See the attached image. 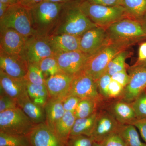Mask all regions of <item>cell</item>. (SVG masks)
I'll return each instance as SVG.
<instances>
[{"instance_id":"6da1fadb","label":"cell","mask_w":146,"mask_h":146,"mask_svg":"<svg viewBox=\"0 0 146 146\" xmlns=\"http://www.w3.org/2000/svg\"><path fill=\"white\" fill-rule=\"evenodd\" d=\"M97 27L82 12L75 1L64 4L58 23L52 35L68 34L81 36L87 31Z\"/></svg>"},{"instance_id":"7a4b0ae2","label":"cell","mask_w":146,"mask_h":146,"mask_svg":"<svg viewBox=\"0 0 146 146\" xmlns=\"http://www.w3.org/2000/svg\"><path fill=\"white\" fill-rule=\"evenodd\" d=\"M138 42L136 40L110 41L87 60L83 72L97 81L106 72L110 62L120 52Z\"/></svg>"},{"instance_id":"3957f363","label":"cell","mask_w":146,"mask_h":146,"mask_svg":"<svg viewBox=\"0 0 146 146\" xmlns=\"http://www.w3.org/2000/svg\"><path fill=\"white\" fill-rule=\"evenodd\" d=\"M64 4L43 1L30 9L33 27L36 35L43 36L52 35Z\"/></svg>"},{"instance_id":"277c9868","label":"cell","mask_w":146,"mask_h":146,"mask_svg":"<svg viewBox=\"0 0 146 146\" xmlns=\"http://www.w3.org/2000/svg\"><path fill=\"white\" fill-rule=\"evenodd\" d=\"M80 8L98 26L106 28L117 21L129 18L123 6H108L78 1Z\"/></svg>"},{"instance_id":"5b68a950","label":"cell","mask_w":146,"mask_h":146,"mask_svg":"<svg viewBox=\"0 0 146 146\" xmlns=\"http://www.w3.org/2000/svg\"><path fill=\"white\" fill-rule=\"evenodd\" d=\"M15 30L26 38L36 35L29 9L18 3L9 5L0 19V29Z\"/></svg>"},{"instance_id":"8992f818","label":"cell","mask_w":146,"mask_h":146,"mask_svg":"<svg viewBox=\"0 0 146 146\" xmlns=\"http://www.w3.org/2000/svg\"><path fill=\"white\" fill-rule=\"evenodd\" d=\"M35 125L21 108L0 112V131L28 136Z\"/></svg>"},{"instance_id":"52a82bcc","label":"cell","mask_w":146,"mask_h":146,"mask_svg":"<svg viewBox=\"0 0 146 146\" xmlns=\"http://www.w3.org/2000/svg\"><path fill=\"white\" fill-rule=\"evenodd\" d=\"M106 29L110 41L136 40L146 38V33L140 21L125 18L115 22Z\"/></svg>"},{"instance_id":"ba28073f","label":"cell","mask_w":146,"mask_h":146,"mask_svg":"<svg viewBox=\"0 0 146 146\" xmlns=\"http://www.w3.org/2000/svg\"><path fill=\"white\" fill-rule=\"evenodd\" d=\"M55 54L50 43L49 36L33 35L27 38L21 56L28 64H38L47 57Z\"/></svg>"},{"instance_id":"9c48e42d","label":"cell","mask_w":146,"mask_h":146,"mask_svg":"<svg viewBox=\"0 0 146 146\" xmlns=\"http://www.w3.org/2000/svg\"><path fill=\"white\" fill-rule=\"evenodd\" d=\"M69 95L76 96L81 99H91L101 102L103 98L99 93L97 82L83 71L74 76Z\"/></svg>"},{"instance_id":"30bf717a","label":"cell","mask_w":146,"mask_h":146,"mask_svg":"<svg viewBox=\"0 0 146 146\" xmlns=\"http://www.w3.org/2000/svg\"><path fill=\"white\" fill-rule=\"evenodd\" d=\"M91 56L78 50L58 54L55 56L63 72L74 76L83 71Z\"/></svg>"},{"instance_id":"8fae6325","label":"cell","mask_w":146,"mask_h":146,"mask_svg":"<svg viewBox=\"0 0 146 146\" xmlns=\"http://www.w3.org/2000/svg\"><path fill=\"white\" fill-rule=\"evenodd\" d=\"M110 41L104 28L96 27L87 31L82 35L80 45V50L92 55Z\"/></svg>"},{"instance_id":"7c38bea8","label":"cell","mask_w":146,"mask_h":146,"mask_svg":"<svg viewBox=\"0 0 146 146\" xmlns=\"http://www.w3.org/2000/svg\"><path fill=\"white\" fill-rule=\"evenodd\" d=\"M129 72L130 80L125 87L120 98V100L131 103L146 89V68L130 67Z\"/></svg>"},{"instance_id":"4fadbf2b","label":"cell","mask_w":146,"mask_h":146,"mask_svg":"<svg viewBox=\"0 0 146 146\" xmlns=\"http://www.w3.org/2000/svg\"><path fill=\"white\" fill-rule=\"evenodd\" d=\"M29 64L20 55L10 54L0 50V70L8 75L18 79L25 78Z\"/></svg>"},{"instance_id":"5bb4252c","label":"cell","mask_w":146,"mask_h":146,"mask_svg":"<svg viewBox=\"0 0 146 146\" xmlns=\"http://www.w3.org/2000/svg\"><path fill=\"white\" fill-rule=\"evenodd\" d=\"M121 125L110 112H98L91 137L94 141L100 143L108 136L118 132Z\"/></svg>"},{"instance_id":"9a60e30c","label":"cell","mask_w":146,"mask_h":146,"mask_svg":"<svg viewBox=\"0 0 146 146\" xmlns=\"http://www.w3.org/2000/svg\"><path fill=\"white\" fill-rule=\"evenodd\" d=\"M27 82V80L25 78H14L0 70L1 91L15 100L18 103L29 97Z\"/></svg>"},{"instance_id":"2e32d148","label":"cell","mask_w":146,"mask_h":146,"mask_svg":"<svg viewBox=\"0 0 146 146\" xmlns=\"http://www.w3.org/2000/svg\"><path fill=\"white\" fill-rule=\"evenodd\" d=\"M28 137L31 146H66L46 123L35 125Z\"/></svg>"},{"instance_id":"e0dca14e","label":"cell","mask_w":146,"mask_h":146,"mask_svg":"<svg viewBox=\"0 0 146 146\" xmlns=\"http://www.w3.org/2000/svg\"><path fill=\"white\" fill-rule=\"evenodd\" d=\"M0 50L10 54L21 55L27 38L12 29H0Z\"/></svg>"},{"instance_id":"ac0fdd59","label":"cell","mask_w":146,"mask_h":146,"mask_svg":"<svg viewBox=\"0 0 146 146\" xmlns=\"http://www.w3.org/2000/svg\"><path fill=\"white\" fill-rule=\"evenodd\" d=\"M74 76L62 72L46 80L49 98L63 100L68 95Z\"/></svg>"},{"instance_id":"d6986e66","label":"cell","mask_w":146,"mask_h":146,"mask_svg":"<svg viewBox=\"0 0 146 146\" xmlns=\"http://www.w3.org/2000/svg\"><path fill=\"white\" fill-rule=\"evenodd\" d=\"M81 36L61 34L49 36L50 44L55 55L63 53L80 50Z\"/></svg>"},{"instance_id":"ffe728a7","label":"cell","mask_w":146,"mask_h":146,"mask_svg":"<svg viewBox=\"0 0 146 146\" xmlns=\"http://www.w3.org/2000/svg\"><path fill=\"white\" fill-rule=\"evenodd\" d=\"M110 113L121 124L131 125L136 118L131 103L119 100L113 104Z\"/></svg>"},{"instance_id":"44dd1931","label":"cell","mask_w":146,"mask_h":146,"mask_svg":"<svg viewBox=\"0 0 146 146\" xmlns=\"http://www.w3.org/2000/svg\"><path fill=\"white\" fill-rule=\"evenodd\" d=\"M44 108L46 123L54 131L56 125L65 114L62 100L49 98Z\"/></svg>"},{"instance_id":"7402d4cb","label":"cell","mask_w":146,"mask_h":146,"mask_svg":"<svg viewBox=\"0 0 146 146\" xmlns=\"http://www.w3.org/2000/svg\"><path fill=\"white\" fill-rule=\"evenodd\" d=\"M18 104L34 124L46 123L44 108L33 103L29 97L19 102Z\"/></svg>"},{"instance_id":"603a6c76","label":"cell","mask_w":146,"mask_h":146,"mask_svg":"<svg viewBox=\"0 0 146 146\" xmlns=\"http://www.w3.org/2000/svg\"><path fill=\"white\" fill-rule=\"evenodd\" d=\"M74 113L65 112L63 117L56 125L54 132L60 141L66 146L76 120Z\"/></svg>"},{"instance_id":"cb8c5ba5","label":"cell","mask_w":146,"mask_h":146,"mask_svg":"<svg viewBox=\"0 0 146 146\" xmlns=\"http://www.w3.org/2000/svg\"><path fill=\"white\" fill-rule=\"evenodd\" d=\"M98 112L87 117L76 119L70 136L85 135L91 137L94 129Z\"/></svg>"},{"instance_id":"d4e9b609","label":"cell","mask_w":146,"mask_h":146,"mask_svg":"<svg viewBox=\"0 0 146 146\" xmlns=\"http://www.w3.org/2000/svg\"><path fill=\"white\" fill-rule=\"evenodd\" d=\"M27 89L29 98L34 103L44 107L49 98L46 84L36 85L27 80Z\"/></svg>"},{"instance_id":"484cf974","label":"cell","mask_w":146,"mask_h":146,"mask_svg":"<svg viewBox=\"0 0 146 146\" xmlns=\"http://www.w3.org/2000/svg\"><path fill=\"white\" fill-rule=\"evenodd\" d=\"M129 18L139 21L146 13V0H123Z\"/></svg>"},{"instance_id":"4316f807","label":"cell","mask_w":146,"mask_h":146,"mask_svg":"<svg viewBox=\"0 0 146 146\" xmlns=\"http://www.w3.org/2000/svg\"><path fill=\"white\" fill-rule=\"evenodd\" d=\"M118 132L125 140L127 146H146L143 143L135 127L132 125L121 124Z\"/></svg>"},{"instance_id":"83f0119b","label":"cell","mask_w":146,"mask_h":146,"mask_svg":"<svg viewBox=\"0 0 146 146\" xmlns=\"http://www.w3.org/2000/svg\"><path fill=\"white\" fill-rule=\"evenodd\" d=\"M100 102L91 99H81L74 112L76 119L87 117L96 113Z\"/></svg>"},{"instance_id":"f1b7e54d","label":"cell","mask_w":146,"mask_h":146,"mask_svg":"<svg viewBox=\"0 0 146 146\" xmlns=\"http://www.w3.org/2000/svg\"><path fill=\"white\" fill-rule=\"evenodd\" d=\"M38 65L45 78L62 72L55 56L47 57L40 61Z\"/></svg>"},{"instance_id":"f546056e","label":"cell","mask_w":146,"mask_h":146,"mask_svg":"<svg viewBox=\"0 0 146 146\" xmlns=\"http://www.w3.org/2000/svg\"><path fill=\"white\" fill-rule=\"evenodd\" d=\"M0 146H31L28 136L8 134L0 131Z\"/></svg>"},{"instance_id":"4dcf8cb0","label":"cell","mask_w":146,"mask_h":146,"mask_svg":"<svg viewBox=\"0 0 146 146\" xmlns=\"http://www.w3.org/2000/svg\"><path fill=\"white\" fill-rule=\"evenodd\" d=\"M130 55V52L127 50L117 55L110 62L108 66L106 72L111 76L115 73L126 70L125 60Z\"/></svg>"},{"instance_id":"1f68e13d","label":"cell","mask_w":146,"mask_h":146,"mask_svg":"<svg viewBox=\"0 0 146 146\" xmlns=\"http://www.w3.org/2000/svg\"><path fill=\"white\" fill-rule=\"evenodd\" d=\"M25 78L30 83L36 85H44L46 83V79L38 64H29L27 73Z\"/></svg>"},{"instance_id":"d6a6232c","label":"cell","mask_w":146,"mask_h":146,"mask_svg":"<svg viewBox=\"0 0 146 146\" xmlns=\"http://www.w3.org/2000/svg\"><path fill=\"white\" fill-rule=\"evenodd\" d=\"M131 103L137 119L146 118V89Z\"/></svg>"},{"instance_id":"836d02e7","label":"cell","mask_w":146,"mask_h":146,"mask_svg":"<svg viewBox=\"0 0 146 146\" xmlns=\"http://www.w3.org/2000/svg\"><path fill=\"white\" fill-rule=\"evenodd\" d=\"M94 141L85 135L70 136L66 146H92Z\"/></svg>"},{"instance_id":"e575fe53","label":"cell","mask_w":146,"mask_h":146,"mask_svg":"<svg viewBox=\"0 0 146 146\" xmlns=\"http://www.w3.org/2000/svg\"><path fill=\"white\" fill-rule=\"evenodd\" d=\"M111 80V76L108 73L106 72L101 76L96 81L99 93L102 98L109 99L108 86Z\"/></svg>"},{"instance_id":"d590c367","label":"cell","mask_w":146,"mask_h":146,"mask_svg":"<svg viewBox=\"0 0 146 146\" xmlns=\"http://www.w3.org/2000/svg\"><path fill=\"white\" fill-rule=\"evenodd\" d=\"M19 107L18 103L15 100L4 92L1 91L0 96V112L16 109Z\"/></svg>"},{"instance_id":"8d00e7d4","label":"cell","mask_w":146,"mask_h":146,"mask_svg":"<svg viewBox=\"0 0 146 146\" xmlns=\"http://www.w3.org/2000/svg\"><path fill=\"white\" fill-rule=\"evenodd\" d=\"M100 143L103 146H127L123 138L118 132L108 136Z\"/></svg>"},{"instance_id":"74e56055","label":"cell","mask_w":146,"mask_h":146,"mask_svg":"<svg viewBox=\"0 0 146 146\" xmlns=\"http://www.w3.org/2000/svg\"><path fill=\"white\" fill-rule=\"evenodd\" d=\"M81 99L76 96L69 95L62 100L63 108L65 112L74 113Z\"/></svg>"},{"instance_id":"f35d334b","label":"cell","mask_w":146,"mask_h":146,"mask_svg":"<svg viewBox=\"0 0 146 146\" xmlns=\"http://www.w3.org/2000/svg\"><path fill=\"white\" fill-rule=\"evenodd\" d=\"M124 88L117 82L112 80L108 86V98L109 99L121 98Z\"/></svg>"},{"instance_id":"ab89813d","label":"cell","mask_w":146,"mask_h":146,"mask_svg":"<svg viewBox=\"0 0 146 146\" xmlns=\"http://www.w3.org/2000/svg\"><path fill=\"white\" fill-rule=\"evenodd\" d=\"M111 79L117 82L125 88L129 82L130 77L127 72L126 70H125L115 73L111 76Z\"/></svg>"},{"instance_id":"60d3db41","label":"cell","mask_w":146,"mask_h":146,"mask_svg":"<svg viewBox=\"0 0 146 146\" xmlns=\"http://www.w3.org/2000/svg\"><path fill=\"white\" fill-rule=\"evenodd\" d=\"M97 5L115 6H123V0H78Z\"/></svg>"},{"instance_id":"b9f144b4","label":"cell","mask_w":146,"mask_h":146,"mask_svg":"<svg viewBox=\"0 0 146 146\" xmlns=\"http://www.w3.org/2000/svg\"><path fill=\"white\" fill-rule=\"evenodd\" d=\"M131 125L138 129L141 137L146 143V118L136 119Z\"/></svg>"},{"instance_id":"7bdbcfd3","label":"cell","mask_w":146,"mask_h":146,"mask_svg":"<svg viewBox=\"0 0 146 146\" xmlns=\"http://www.w3.org/2000/svg\"><path fill=\"white\" fill-rule=\"evenodd\" d=\"M44 0H19L18 3L28 9H31Z\"/></svg>"},{"instance_id":"ee69618b","label":"cell","mask_w":146,"mask_h":146,"mask_svg":"<svg viewBox=\"0 0 146 146\" xmlns=\"http://www.w3.org/2000/svg\"><path fill=\"white\" fill-rule=\"evenodd\" d=\"M146 59V42L143 43L139 47L138 58L137 61Z\"/></svg>"},{"instance_id":"f6af8a7d","label":"cell","mask_w":146,"mask_h":146,"mask_svg":"<svg viewBox=\"0 0 146 146\" xmlns=\"http://www.w3.org/2000/svg\"><path fill=\"white\" fill-rule=\"evenodd\" d=\"M9 5H10L0 2V19L3 16Z\"/></svg>"},{"instance_id":"bcb514c9","label":"cell","mask_w":146,"mask_h":146,"mask_svg":"<svg viewBox=\"0 0 146 146\" xmlns=\"http://www.w3.org/2000/svg\"><path fill=\"white\" fill-rule=\"evenodd\" d=\"M131 67L133 68H146V59L141 61H137Z\"/></svg>"},{"instance_id":"7dc6e473","label":"cell","mask_w":146,"mask_h":146,"mask_svg":"<svg viewBox=\"0 0 146 146\" xmlns=\"http://www.w3.org/2000/svg\"><path fill=\"white\" fill-rule=\"evenodd\" d=\"M76 1V0H44V1H47L57 3H65L71 2L74 1Z\"/></svg>"},{"instance_id":"c3c4849f","label":"cell","mask_w":146,"mask_h":146,"mask_svg":"<svg viewBox=\"0 0 146 146\" xmlns=\"http://www.w3.org/2000/svg\"><path fill=\"white\" fill-rule=\"evenodd\" d=\"M146 33V13L139 21Z\"/></svg>"},{"instance_id":"681fc988","label":"cell","mask_w":146,"mask_h":146,"mask_svg":"<svg viewBox=\"0 0 146 146\" xmlns=\"http://www.w3.org/2000/svg\"><path fill=\"white\" fill-rule=\"evenodd\" d=\"M0 2L7 4L9 5H11L17 3V0H0Z\"/></svg>"},{"instance_id":"f907efd6","label":"cell","mask_w":146,"mask_h":146,"mask_svg":"<svg viewBox=\"0 0 146 146\" xmlns=\"http://www.w3.org/2000/svg\"><path fill=\"white\" fill-rule=\"evenodd\" d=\"M92 146H103L100 143H98V142H95L94 141V143H93V145Z\"/></svg>"},{"instance_id":"816d5d0a","label":"cell","mask_w":146,"mask_h":146,"mask_svg":"<svg viewBox=\"0 0 146 146\" xmlns=\"http://www.w3.org/2000/svg\"><path fill=\"white\" fill-rule=\"evenodd\" d=\"M18 1H19V0H17V2H18Z\"/></svg>"}]
</instances>
